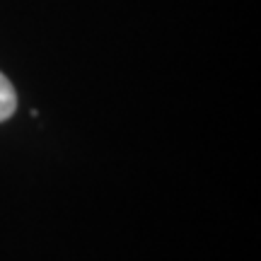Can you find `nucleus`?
<instances>
[{
  "label": "nucleus",
  "mask_w": 261,
  "mask_h": 261,
  "mask_svg": "<svg viewBox=\"0 0 261 261\" xmlns=\"http://www.w3.org/2000/svg\"><path fill=\"white\" fill-rule=\"evenodd\" d=\"M17 109V94H15V87L5 75L0 73V121H8L10 116Z\"/></svg>",
  "instance_id": "f257e3e1"
}]
</instances>
